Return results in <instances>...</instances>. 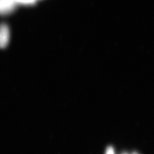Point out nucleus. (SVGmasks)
I'll return each mask as SVG.
<instances>
[{"label":"nucleus","mask_w":154,"mask_h":154,"mask_svg":"<svg viewBox=\"0 0 154 154\" xmlns=\"http://www.w3.org/2000/svg\"><path fill=\"white\" fill-rule=\"evenodd\" d=\"M17 5L14 0H0V15L11 14L16 9Z\"/></svg>","instance_id":"f257e3e1"},{"label":"nucleus","mask_w":154,"mask_h":154,"mask_svg":"<svg viewBox=\"0 0 154 154\" xmlns=\"http://www.w3.org/2000/svg\"><path fill=\"white\" fill-rule=\"evenodd\" d=\"M10 41V30L5 23L0 25V48L4 49Z\"/></svg>","instance_id":"f03ea898"},{"label":"nucleus","mask_w":154,"mask_h":154,"mask_svg":"<svg viewBox=\"0 0 154 154\" xmlns=\"http://www.w3.org/2000/svg\"><path fill=\"white\" fill-rule=\"evenodd\" d=\"M17 4L21 5H32L34 4L37 0H14Z\"/></svg>","instance_id":"7ed1b4c3"},{"label":"nucleus","mask_w":154,"mask_h":154,"mask_svg":"<svg viewBox=\"0 0 154 154\" xmlns=\"http://www.w3.org/2000/svg\"><path fill=\"white\" fill-rule=\"evenodd\" d=\"M105 154H115L114 149H113L112 147H111V146L108 147L106 149Z\"/></svg>","instance_id":"20e7f679"},{"label":"nucleus","mask_w":154,"mask_h":154,"mask_svg":"<svg viewBox=\"0 0 154 154\" xmlns=\"http://www.w3.org/2000/svg\"><path fill=\"white\" fill-rule=\"evenodd\" d=\"M132 154H139L137 152H133Z\"/></svg>","instance_id":"39448f33"},{"label":"nucleus","mask_w":154,"mask_h":154,"mask_svg":"<svg viewBox=\"0 0 154 154\" xmlns=\"http://www.w3.org/2000/svg\"><path fill=\"white\" fill-rule=\"evenodd\" d=\"M122 154H127V153H126V152H125V153H123Z\"/></svg>","instance_id":"423d86ee"}]
</instances>
